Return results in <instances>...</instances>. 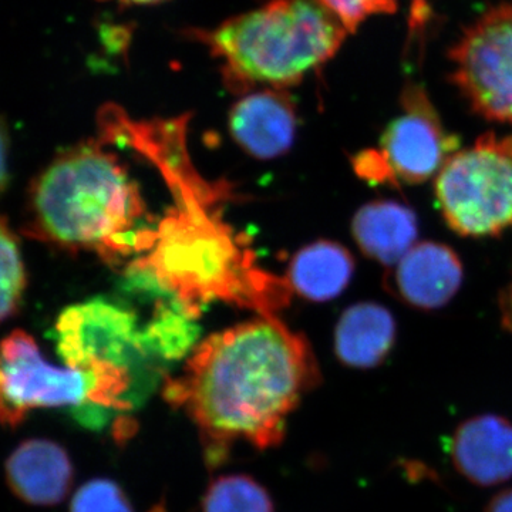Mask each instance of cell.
Instances as JSON below:
<instances>
[{
    "mask_svg": "<svg viewBox=\"0 0 512 512\" xmlns=\"http://www.w3.org/2000/svg\"><path fill=\"white\" fill-rule=\"evenodd\" d=\"M70 512H134L119 484L109 478H94L83 484L70 503Z\"/></svg>",
    "mask_w": 512,
    "mask_h": 512,
    "instance_id": "cell-20",
    "label": "cell"
},
{
    "mask_svg": "<svg viewBox=\"0 0 512 512\" xmlns=\"http://www.w3.org/2000/svg\"><path fill=\"white\" fill-rule=\"evenodd\" d=\"M185 126L184 119L131 121L124 131L123 143L157 165L175 200L158 225L156 245L130 272L170 295L194 319L214 301L276 316L291 302V285L262 269L247 239L222 220L217 188L202 180L188 158Z\"/></svg>",
    "mask_w": 512,
    "mask_h": 512,
    "instance_id": "cell-1",
    "label": "cell"
},
{
    "mask_svg": "<svg viewBox=\"0 0 512 512\" xmlns=\"http://www.w3.org/2000/svg\"><path fill=\"white\" fill-rule=\"evenodd\" d=\"M130 370L96 363L89 367H59L43 359L35 339L15 330L2 343L0 410L3 424L16 427L32 410L73 407L106 412L131 410Z\"/></svg>",
    "mask_w": 512,
    "mask_h": 512,
    "instance_id": "cell-5",
    "label": "cell"
},
{
    "mask_svg": "<svg viewBox=\"0 0 512 512\" xmlns=\"http://www.w3.org/2000/svg\"><path fill=\"white\" fill-rule=\"evenodd\" d=\"M202 512H274L271 495L254 478L229 474L212 481Z\"/></svg>",
    "mask_w": 512,
    "mask_h": 512,
    "instance_id": "cell-18",
    "label": "cell"
},
{
    "mask_svg": "<svg viewBox=\"0 0 512 512\" xmlns=\"http://www.w3.org/2000/svg\"><path fill=\"white\" fill-rule=\"evenodd\" d=\"M0 266H2V303L0 315L2 319H9L20 308L23 291L26 286L25 265L18 245V239L10 231L6 220L2 222L0 234Z\"/></svg>",
    "mask_w": 512,
    "mask_h": 512,
    "instance_id": "cell-19",
    "label": "cell"
},
{
    "mask_svg": "<svg viewBox=\"0 0 512 512\" xmlns=\"http://www.w3.org/2000/svg\"><path fill=\"white\" fill-rule=\"evenodd\" d=\"M396 320L380 303L362 302L342 313L335 329L339 362L353 369L382 365L396 343Z\"/></svg>",
    "mask_w": 512,
    "mask_h": 512,
    "instance_id": "cell-14",
    "label": "cell"
},
{
    "mask_svg": "<svg viewBox=\"0 0 512 512\" xmlns=\"http://www.w3.org/2000/svg\"><path fill=\"white\" fill-rule=\"evenodd\" d=\"M319 380L305 336L278 316H259L201 342L163 396L194 421L208 463L220 464L237 441L278 446L289 414Z\"/></svg>",
    "mask_w": 512,
    "mask_h": 512,
    "instance_id": "cell-2",
    "label": "cell"
},
{
    "mask_svg": "<svg viewBox=\"0 0 512 512\" xmlns=\"http://www.w3.org/2000/svg\"><path fill=\"white\" fill-rule=\"evenodd\" d=\"M500 311L504 328L512 332V282L501 293Z\"/></svg>",
    "mask_w": 512,
    "mask_h": 512,
    "instance_id": "cell-22",
    "label": "cell"
},
{
    "mask_svg": "<svg viewBox=\"0 0 512 512\" xmlns=\"http://www.w3.org/2000/svg\"><path fill=\"white\" fill-rule=\"evenodd\" d=\"M342 23L348 33H355L365 20L375 15H390L397 10L396 0H318Z\"/></svg>",
    "mask_w": 512,
    "mask_h": 512,
    "instance_id": "cell-21",
    "label": "cell"
},
{
    "mask_svg": "<svg viewBox=\"0 0 512 512\" xmlns=\"http://www.w3.org/2000/svg\"><path fill=\"white\" fill-rule=\"evenodd\" d=\"M355 274L348 248L333 241H316L293 256L288 269L292 291L313 302L338 298Z\"/></svg>",
    "mask_w": 512,
    "mask_h": 512,
    "instance_id": "cell-16",
    "label": "cell"
},
{
    "mask_svg": "<svg viewBox=\"0 0 512 512\" xmlns=\"http://www.w3.org/2000/svg\"><path fill=\"white\" fill-rule=\"evenodd\" d=\"M485 512H512V488L494 495Z\"/></svg>",
    "mask_w": 512,
    "mask_h": 512,
    "instance_id": "cell-23",
    "label": "cell"
},
{
    "mask_svg": "<svg viewBox=\"0 0 512 512\" xmlns=\"http://www.w3.org/2000/svg\"><path fill=\"white\" fill-rule=\"evenodd\" d=\"M451 82L470 109L512 124V6L498 5L464 30L450 50Z\"/></svg>",
    "mask_w": 512,
    "mask_h": 512,
    "instance_id": "cell-7",
    "label": "cell"
},
{
    "mask_svg": "<svg viewBox=\"0 0 512 512\" xmlns=\"http://www.w3.org/2000/svg\"><path fill=\"white\" fill-rule=\"evenodd\" d=\"M222 62L228 86L284 89L338 53L348 30L318 0H271L212 30H191Z\"/></svg>",
    "mask_w": 512,
    "mask_h": 512,
    "instance_id": "cell-4",
    "label": "cell"
},
{
    "mask_svg": "<svg viewBox=\"0 0 512 512\" xmlns=\"http://www.w3.org/2000/svg\"><path fill=\"white\" fill-rule=\"evenodd\" d=\"M55 332L57 352L66 366L110 363L131 372L134 362L146 359L137 316L107 299L70 306L57 319Z\"/></svg>",
    "mask_w": 512,
    "mask_h": 512,
    "instance_id": "cell-9",
    "label": "cell"
},
{
    "mask_svg": "<svg viewBox=\"0 0 512 512\" xmlns=\"http://www.w3.org/2000/svg\"><path fill=\"white\" fill-rule=\"evenodd\" d=\"M296 128L295 104L279 89L247 94L229 114L232 137L242 150L259 160L285 154L295 141Z\"/></svg>",
    "mask_w": 512,
    "mask_h": 512,
    "instance_id": "cell-12",
    "label": "cell"
},
{
    "mask_svg": "<svg viewBox=\"0 0 512 512\" xmlns=\"http://www.w3.org/2000/svg\"><path fill=\"white\" fill-rule=\"evenodd\" d=\"M453 466L478 487H495L512 478V423L498 414L471 417L450 441Z\"/></svg>",
    "mask_w": 512,
    "mask_h": 512,
    "instance_id": "cell-11",
    "label": "cell"
},
{
    "mask_svg": "<svg viewBox=\"0 0 512 512\" xmlns=\"http://www.w3.org/2000/svg\"><path fill=\"white\" fill-rule=\"evenodd\" d=\"M448 227L461 237H498L512 229V136L485 133L458 150L436 177Z\"/></svg>",
    "mask_w": 512,
    "mask_h": 512,
    "instance_id": "cell-6",
    "label": "cell"
},
{
    "mask_svg": "<svg viewBox=\"0 0 512 512\" xmlns=\"http://www.w3.org/2000/svg\"><path fill=\"white\" fill-rule=\"evenodd\" d=\"M5 470L12 493L37 507L62 503L73 484L72 460L52 440L23 441L6 460Z\"/></svg>",
    "mask_w": 512,
    "mask_h": 512,
    "instance_id": "cell-13",
    "label": "cell"
},
{
    "mask_svg": "<svg viewBox=\"0 0 512 512\" xmlns=\"http://www.w3.org/2000/svg\"><path fill=\"white\" fill-rule=\"evenodd\" d=\"M400 103L402 114L384 131L377 154L392 185L423 184L437 177L457 153L458 138L448 133L419 84H407Z\"/></svg>",
    "mask_w": 512,
    "mask_h": 512,
    "instance_id": "cell-8",
    "label": "cell"
},
{
    "mask_svg": "<svg viewBox=\"0 0 512 512\" xmlns=\"http://www.w3.org/2000/svg\"><path fill=\"white\" fill-rule=\"evenodd\" d=\"M195 319L177 301L158 309L156 316L141 330L144 357L178 360L194 352L198 328Z\"/></svg>",
    "mask_w": 512,
    "mask_h": 512,
    "instance_id": "cell-17",
    "label": "cell"
},
{
    "mask_svg": "<svg viewBox=\"0 0 512 512\" xmlns=\"http://www.w3.org/2000/svg\"><path fill=\"white\" fill-rule=\"evenodd\" d=\"M29 211L32 237L109 262L156 245L157 229L144 224L146 202L136 181L96 143L66 151L40 174Z\"/></svg>",
    "mask_w": 512,
    "mask_h": 512,
    "instance_id": "cell-3",
    "label": "cell"
},
{
    "mask_svg": "<svg viewBox=\"0 0 512 512\" xmlns=\"http://www.w3.org/2000/svg\"><path fill=\"white\" fill-rule=\"evenodd\" d=\"M463 281V265L456 252L439 242H417L390 268V291L412 308L433 311L456 295Z\"/></svg>",
    "mask_w": 512,
    "mask_h": 512,
    "instance_id": "cell-10",
    "label": "cell"
},
{
    "mask_svg": "<svg viewBox=\"0 0 512 512\" xmlns=\"http://www.w3.org/2000/svg\"><path fill=\"white\" fill-rule=\"evenodd\" d=\"M419 224L412 208L392 200L363 205L352 221L357 247L379 264L393 268L417 244Z\"/></svg>",
    "mask_w": 512,
    "mask_h": 512,
    "instance_id": "cell-15",
    "label": "cell"
},
{
    "mask_svg": "<svg viewBox=\"0 0 512 512\" xmlns=\"http://www.w3.org/2000/svg\"><path fill=\"white\" fill-rule=\"evenodd\" d=\"M101 2H117L120 5H157L165 0H101Z\"/></svg>",
    "mask_w": 512,
    "mask_h": 512,
    "instance_id": "cell-24",
    "label": "cell"
}]
</instances>
